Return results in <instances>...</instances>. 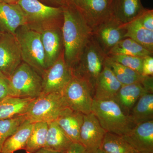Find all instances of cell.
Instances as JSON below:
<instances>
[{"label":"cell","mask_w":153,"mask_h":153,"mask_svg":"<svg viewBox=\"0 0 153 153\" xmlns=\"http://www.w3.org/2000/svg\"></svg>","instance_id":"f6af8a7d"},{"label":"cell","mask_w":153,"mask_h":153,"mask_svg":"<svg viewBox=\"0 0 153 153\" xmlns=\"http://www.w3.org/2000/svg\"><path fill=\"white\" fill-rule=\"evenodd\" d=\"M62 27L64 57L71 69L78 62L83 49L92 36V30L72 1L62 6Z\"/></svg>","instance_id":"6da1fadb"},{"label":"cell","mask_w":153,"mask_h":153,"mask_svg":"<svg viewBox=\"0 0 153 153\" xmlns=\"http://www.w3.org/2000/svg\"><path fill=\"white\" fill-rule=\"evenodd\" d=\"M146 93H148L140 82L122 85L113 100L129 115L139 99Z\"/></svg>","instance_id":"ffe728a7"},{"label":"cell","mask_w":153,"mask_h":153,"mask_svg":"<svg viewBox=\"0 0 153 153\" xmlns=\"http://www.w3.org/2000/svg\"><path fill=\"white\" fill-rule=\"evenodd\" d=\"M35 153H66V152H56V151L46 149V148H42L38 150Z\"/></svg>","instance_id":"74e56055"},{"label":"cell","mask_w":153,"mask_h":153,"mask_svg":"<svg viewBox=\"0 0 153 153\" xmlns=\"http://www.w3.org/2000/svg\"><path fill=\"white\" fill-rule=\"evenodd\" d=\"M122 85L112 70L105 64L96 82L93 99L100 100H114Z\"/></svg>","instance_id":"2e32d148"},{"label":"cell","mask_w":153,"mask_h":153,"mask_svg":"<svg viewBox=\"0 0 153 153\" xmlns=\"http://www.w3.org/2000/svg\"><path fill=\"white\" fill-rule=\"evenodd\" d=\"M72 143L55 121L48 123L47 137L44 148L56 152H66Z\"/></svg>","instance_id":"7402d4cb"},{"label":"cell","mask_w":153,"mask_h":153,"mask_svg":"<svg viewBox=\"0 0 153 153\" xmlns=\"http://www.w3.org/2000/svg\"><path fill=\"white\" fill-rule=\"evenodd\" d=\"M141 83L148 93H153V76H144L143 79Z\"/></svg>","instance_id":"e575fe53"},{"label":"cell","mask_w":153,"mask_h":153,"mask_svg":"<svg viewBox=\"0 0 153 153\" xmlns=\"http://www.w3.org/2000/svg\"><path fill=\"white\" fill-rule=\"evenodd\" d=\"M2 33V31H1V29H0V36L1 35Z\"/></svg>","instance_id":"b9f144b4"},{"label":"cell","mask_w":153,"mask_h":153,"mask_svg":"<svg viewBox=\"0 0 153 153\" xmlns=\"http://www.w3.org/2000/svg\"><path fill=\"white\" fill-rule=\"evenodd\" d=\"M100 149L105 153H137L120 136L106 132Z\"/></svg>","instance_id":"f1b7e54d"},{"label":"cell","mask_w":153,"mask_h":153,"mask_svg":"<svg viewBox=\"0 0 153 153\" xmlns=\"http://www.w3.org/2000/svg\"><path fill=\"white\" fill-rule=\"evenodd\" d=\"M22 61L15 35L2 33L0 36V71L9 78Z\"/></svg>","instance_id":"30bf717a"},{"label":"cell","mask_w":153,"mask_h":153,"mask_svg":"<svg viewBox=\"0 0 153 153\" xmlns=\"http://www.w3.org/2000/svg\"><path fill=\"white\" fill-rule=\"evenodd\" d=\"M91 112L105 131L120 136L128 133L135 126L129 116L113 100L93 99Z\"/></svg>","instance_id":"7a4b0ae2"},{"label":"cell","mask_w":153,"mask_h":153,"mask_svg":"<svg viewBox=\"0 0 153 153\" xmlns=\"http://www.w3.org/2000/svg\"><path fill=\"white\" fill-rule=\"evenodd\" d=\"M11 93L9 78L0 71V101L7 97L11 96Z\"/></svg>","instance_id":"d6a6232c"},{"label":"cell","mask_w":153,"mask_h":153,"mask_svg":"<svg viewBox=\"0 0 153 153\" xmlns=\"http://www.w3.org/2000/svg\"><path fill=\"white\" fill-rule=\"evenodd\" d=\"M125 30V38H130L153 53V31L143 27L137 19L123 24Z\"/></svg>","instance_id":"cb8c5ba5"},{"label":"cell","mask_w":153,"mask_h":153,"mask_svg":"<svg viewBox=\"0 0 153 153\" xmlns=\"http://www.w3.org/2000/svg\"><path fill=\"white\" fill-rule=\"evenodd\" d=\"M72 76V69L66 64L63 52L55 63L47 68L41 76V93H56L62 94L63 89L71 80Z\"/></svg>","instance_id":"9c48e42d"},{"label":"cell","mask_w":153,"mask_h":153,"mask_svg":"<svg viewBox=\"0 0 153 153\" xmlns=\"http://www.w3.org/2000/svg\"><path fill=\"white\" fill-rule=\"evenodd\" d=\"M111 1V0H110V1Z\"/></svg>","instance_id":"ee69618b"},{"label":"cell","mask_w":153,"mask_h":153,"mask_svg":"<svg viewBox=\"0 0 153 153\" xmlns=\"http://www.w3.org/2000/svg\"><path fill=\"white\" fill-rule=\"evenodd\" d=\"M109 9L111 16L122 24L134 20L146 9L141 0H111Z\"/></svg>","instance_id":"ac0fdd59"},{"label":"cell","mask_w":153,"mask_h":153,"mask_svg":"<svg viewBox=\"0 0 153 153\" xmlns=\"http://www.w3.org/2000/svg\"><path fill=\"white\" fill-rule=\"evenodd\" d=\"M41 3L52 7H61L66 2V0H38Z\"/></svg>","instance_id":"8d00e7d4"},{"label":"cell","mask_w":153,"mask_h":153,"mask_svg":"<svg viewBox=\"0 0 153 153\" xmlns=\"http://www.w3.org/2000/svg\"><path fill=\"white\" fill-rule=\"evenodd\" d=\"M143 27L153 31V10L146 9L136 18Z\"/></svg>","instance_id":"1f68e13d"},{"label":"cell","mask_w":153,"mask_h":153,"mask_svg":"<svg viewBox=\"0 0 153 153\" xmlns=\"http://www.w3.org/2000/svg\"><path fill=\"white\" fill-rule=\"evenodd\" d=\"M67 107L61 94L41 93L31 102L25 115L31 122L49 123L56 120Z\"/></svg>","instance_id":"8992f818"},{"label":"cell","mask_w":153,"mask_h":153,"mask_svg":"<svg viewBox=\"0 0 153 153\" xmlns=\"http://www.w3.org/2000/svg\"><path fill=\"white\" fill-rule=\"evenodd\" d=\"M121 137L137 153L153 152V120L136 125Z\"/></svg>","instance_id":"9a60e30c"},{"label":"cell","mask_w":153,"mask_h":153,"mask_svg":"<svg viewBox=\"0 0 153 153\" xmlns=\"http://www.w3.org/2000/svg\"><path fill=\"white\" fill-rule=\"evenodd\" d=\"M74 0H66V1H73Z\"/></svg>","instance_id":"7bdbcfd3"},{"label":"cell","mask_w":153,"mask_h":153,"mask_svg":"<svg viewBox=\"0 0 153 153\" xmlns=\"http://www.w3.org/2000/svg\"><path fill=\"white\" fill-rule=\"evenodd\" d=\"M107 57L112 61L142 74L143 60L144 57L122 55H107Z\"/></svg>","instance_id":"4dcf8cb0"},{"label":"cell","mask_w":153,"mask_h":153,"mask_svg":"<svg viewBox=\"0 0 153 153\" xmlns=\"http://www.w3.org/2000/svg\"><path fill=\"white\" fill-rule=\"evenodd\" d=\"M26 119V115L24 114L0 120V153L6 140L15 132Z\"/></svg>","instance_id":"f546056e"},{"label":"cell","mask_w":153,"mask_h":153,"mask_svg":"<svg viewBox=\"0 0 153 153\" xmlns=\"http://www.w3.org/2000/svg\"><path fill=\"white\" fill-rule=\"evenodd\" d=\"M90 153H105L104 152H103L102 150L100 149H99L97 150L96 151H95V152H91Z\"/></svg>","instance_id":"ab89813d"},{"label":"cell","mask_w":153,"mask_h":153,"mask_svg":"<svg viewBox=\"0 0 153 153\" xmlns=\"http://www.w3.org/2000/svg\"><path fill=\"white\" fill-rule=\"evenodd\" d=\"M122 25L111 16L92 30V36L107 55L124 38L125 30Z\"/></svg>","instance_id":"8fae6325"},{"label":"cell","mask_w":153,"mask_h":153,"mask_svg":"<svg viewBox=\"0 0 153 153\" xmlns=\"http://www.w3.org/2000/svg\"><path fill=\"white\" fill-rule=\"evenodd\" d=\"M142 75L143 76H153V56H146L143 60Z\"/></svg>","instance_id":"836d02e7"},{"label":"cell","mask_w":153,"mask_h":153,"mask_svg":"<svg viewBox=\"0 0 153 153\" xmlns=\"http://www.w3.org/2000/svg\"><path fill=\"white\" fill-rule=\"evenodd\" d=\"M2 1L10 4H18L20 0H0Z\"/></svg>","instance_id":"f35d334b"},{"label":"cell","mask_w":153,"mask_h":153,"mask_svg":"<svg viewBox=\"0 0 153 153\" xmlns=\"http://www.w3.org/2000/svg\"><path fill=\"white\" fill-rule=\"evenodd\" d=\"M63 22L48 25L39 30L47 68L52 66L63 52Z\"/></svg>","instance_id":"7c38bea8"},{"label":"cell","mask_w":153,"mask_h":153,"mask_svg":"<svg viewBox=\"0 0 153 153\" xmlns=\"http://www.w3.org/2000/svg\"><path fill=\"white\" fill-rule=\"evenodd\" d=\"M18 4L25 14L27 25L37 31L63 22L62 7L47 5L38 0H20Z\"/></svg>","instance_id":"5b68a950"},{"label":"cell","mask_w":153,"mask_h":153,"mask_svg":"<svg viewBox=\"0 0 153 153\" xmlns=\"http://www.w3.org/2000/svg\"><path fill=\"white\" fill-rule=\"evenodd\" d=\"M106 57V54L92 36L78 62L72 69L73 75L85 79L94 91L96 82L103 69Z\"/></svg>","instance_id":"277c9868"},{"label":"cell","mask_w":153,"mask_h":153,"mask_svg":"<svg viewBox=\"0 0 153 153\" xmlns=\"http://www.w3.org/2000/svg\"><path fill=\"white\" fill-rule=\"evenodd\" d=\"M35 123L26 119L13 135L6 140L1 153H14L20 150H24Z\"/></svg>","instance_id":"44dd1931"},{"label":"cell","mask_w":153,"mask_h":153,"mask_svg":"<svg viewBox=\"0 0 153 153\" xmlns=\"http://www.w3.org/2000/svg\"><path fill=\"white\" fill-rule=\"evenodd\" d=\"M129 116L134 125L153 120V93L143 94L134 105Z\"/></svg>","instance_id":"d4e9b609"},{"label":"cell","mask_w":153,"mask_h":153,"mask_svg":"<svg viewBox=\"0 0 153 153\" xmlns=\"http://www.w3.org/2000/svg\"><path fill=\"white\" fill-rule=\"evenodd\" d=\"M35 98L10 96L0 101V120L25 114Z\"/></svg>","instance_id":"603a6c76"},{"label":"cell","mask_w":153,"mask_h":153,"mask_svg":"<svg viewBox=\"0 0 153 153\" xmlns=\"http://www.w3.org/2000/svg\"><path fill=\"white\" fill-rule=\"evenodd\" d=\"M139 153H153V152H140Z\"/></svg>","instance_id":"60d3db41"},{"label":"cell","mask_w":153,"mask_h":153,"mask_svg":"<svg viewBox=\"0 0 153 153\" xmlns=\"http://www.w3.org/2000/svg\"><path fill=\"white\" fill-rule=\"evenodd\" d=\"M9 79L11 96L35 98L42 93L41 75L23 61Z\"/></svg>","instance_id":"52a82bcc"},{"label":"cell","mask_w":153,"mask_h":153,"mask_svg":"<svg viewBox=\"0 0 153 153\" xmlns=\"http://www.w3.org/2000/svg\"><path fill=\"white\" fill-rule=\"evenodd\" d=\"M94 92L93 88L87 81L73 75L62 94L68 107L88 114L91 112Z\"/></svg>","instance_id":"ba28073f"},{"label":"cell","mask_w":153,"mask_h":153,"mask_svg":"<svg viewBox=\"0 0 153 153\" xmlns=\"http://www.w3.org/2000/svg\"><path fill=\"white\" fill-rule=\"evenodd\" d=\"M48 130V123L39 122L34 123L25 150L27 153H35L44 148Z\"/></svg>","instance_id":"83f0119b"},{"label":"cell","mask_w":153,"mask_h":153,"mask_svg":"<svg viewBox=\"0 0 153 153\" xmlns=\"http://www.w3.org/2000/svg\"><path fill=\"white\" fill-rule=\"evenodd\" d=\"M106 132L93 113L83 114L79 143L85 148L87 153L93 152L100 149Z\"/></svg>","instance_id":"4fadbf2b"},{"label":"cell","mask_w":153,"mask_h":153,"mask_svg":"<svg viewBox=\"0 0 153 153\" xmlns=\"http://www.w3.org/2000/svg\"><path fill=\"white\" fill-rule=\"evenodd\" d=\"M15 36L19 44L23 62L42 76L47 68L40 33L25 25L17 29Z\"/></svg>","instance_id":"3957f363"},{"label":"cell","mask_w":153,"mask_h":153,"mask_svg":"<svg viewBox=\"0 0 153 153\" xmlns=\"http://www.w3.org/2000/svg\"><path fill=\"white\" fill-rule=\"evenodd\" d=\"M72 2L92 30L111 16L110 0H74Z\"/></svg>","instance_id":"5bb4252c"},{"label":"cell","mask_w":153,"mask_h":153,"mask_svg":"<svg viewBox=\"0 0 153 153\" xmlns=\"http://www.w3.org/2000/svg\"><path fill=\"white\" fill-rule=\"evenodd\" d=\"M55 121L72 142L79 143L83 114L67 107L61 111Z\"/></svg>","instance_id":"d6986e66"},{"label":"cell","mask_w":153,"mask_h":153,"mask_svg":"<svg viewBox=\"0 0 153 153\" xmlns=\"http://www.w3.org/2000/svg\"><path fill=\"white\" fill-rule=\"evenodd\" d=\"M153 53L131 38H123L108 53L107 55H122L137 57L153 56Z\"/></svg>","instance_id":"4316f807"},{"label":"cell","mask_w":153,"mask_h":153,"mask_svg":"<svg viewBox=\"0 0 153 153\" xmlns=\"http://www.w3.org/2000/svg\"><path fill=\"white\" fill-rule=\"evenodd\" d=\"M105 64L111 68L117 79L122 85L141 82L144 78L141 74L112 61L106 57Z\"/></svg>","instance_id":"484cf974"},{"label":"cell","mask_w":153,"mask_h":153,"mask_svg":"<svg viewBox=\"0 0 153 153\" xmlns=\"http://www.w3.org/2000/svg\"><path fill=\"white\" fill-rule=\"evenodd\" d=\"M66 153H87V152L80 143H73Z\"/></svg>","instance_id":"d590c367"},{"label":"cell","mask_w":153,"mask_h":153,"mask_svg":"<svg viewBox=\"0 0 153 153\" xmlns=\"http://www.w3.org/2000/svg\"><path fill=\"white\" fill-rule=\"evenodd\" d=\"M27 25L25 14L18 4L0 1V29L2 33L15 35L18 28Z\"/></svg>","instance_id":"e0dca14e"}]
</instances>
